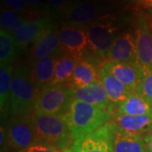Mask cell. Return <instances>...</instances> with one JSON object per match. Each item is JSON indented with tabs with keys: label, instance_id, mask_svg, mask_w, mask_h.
I'll use <instances>...</instances> for the list:
<instances>
[{
	"label": "cell",
	"instance_id": "obj_1",
	"mask_svg": "<svg viewBox=\"0 0 152 152\" xmlns=\"http://www.w3.org/2000/svg\"><path fill=\"white\" fill-rule=\"evenodd\" d=\"M74 141L96 131L110 122L113 114L75 98H71L59 114Z\"/></svg>",
	"mask_w": 152,
	"mask_h": 152
},
{
	"label": "cell",
	"instance_id": "obj_2",
	"mask_svg": "<svg viewBox=\"0 0 152 152\" xmlns=\"http://www.w3.org/2000/svg\"><path fill=\"white\" fill-rule=\"evenodd\" d=\"M31 120L38 143L54 146L62 151L73 145L70 131L59 114L33 113Z\"/></svg>",
	"mask_w": 152,
	"mask_h": 152
},
{
	"label": "cell",
	"instance_id": "obj_3",
	"mask_svg": "<svg viewBox=\"0 0 152 152\" xmlns=\"http://www.w3.org/2000/svg\"><path fill=\"white\" fill-rule=\"evenodd\" d=\"M37 96L31 79V71L20 65L14 69L10 93L11 116H30L34 113Z\"/></svg>",
	"mask_w": 152,
	"mask_h": 152
},
{
	"label": "cell",
	"instance_id": "obj_4",
	"mask_svg": "<svg viewBox=\"0 0 152 152\" xmlns=\"http://www.w3.org/2000/svg\"><path fill=\"white\" fill-rule=\"evenodd\" d=\"M119 22L116 15H103L87 26L90 49L96 56L106 59L107 54L118 37Z\"/></svg>",
	"mask_w": 152,
	"mask_h": 152
},
{
	"label": "cell",
	"instance_id": "obj_5",
	"mask_svg": "<svg viewBox=\"0 0 152 152\" xmlns=\"http://www.w3.org/2000/svg\"><path fill=\"white\" fill-rule=\"evenodd\" d=\"M31 115L11 116L6 127V151L9 152H20L32 145L37 144Z\"/></svg>",
	"mask_w": 152,
	"mask_h": 152
},
{
	"label": "cell",
	"instance_id": "obj_6",
	"mask_svg": "<svg viewBox=\"0 0 152 152\" xmlns=\"http://www.w3.org/2000/svg\"><path fill=\"white\" fill-rule=\"evenodd\" d=\"M72 93L69 84L47 86L37 93L33 113L60 114L72 98Z\"/></svg>",
	"mask_w": 152,
	"mask_h": 152
},
{
	"label": "cell",
	"instance_id": "obj_7",
	"mask_svg": "<svg viewBox=\"0 0 152 152\" xmlns=\"http://www.w3.org/2000/svg\"><path fill=\"white\" fill-rule=\"evenodd\" d=\"M135 41L137 65L145 74L152 71V26L145 13L139 14L136 20Z\"/></svg>",
	"mask_w": 152,
	"mask_h": 152
},
{
	"label": "cell",
	"instance_id": "obj_8",
	"mask_svg": "<svg viewBox=\"0 0 152 152\" xmlns=\"http://www.w3.org/2000/svg\"><path fill=\"white\" fill-rule=\"evenodd\" d=\"M53 29L52 21L49 18H42L27 21L20 19L10 32L16 39L21 49L26 48L29 44L35 43L49 30Z\"/></svg>",
	"mask_w": 152,
	"mask_h": 152
},
{
	"label": "cell",
	"instance_id": "obj_9",
	"mask_svg": "<svg viewBox=\"0 0 152 152\" xmlns=\"http://www.w3.org/2000/svg\"><path fill=\"white\" fill-rule=\"evenodd\" d=\"M61 48L66 55L74 58L77 61L82 60L87 50L90 48L86 31L80 26L69 25L59 30Z\"/></svg>",
	"mask_w": 152,
	"mask_h": 152
},
{
	"label": "cell",
	"instance_id": "obj_10",
	"mask_svg": "<svg viewBox=\"0 0 152 152\" xmlns=\"http://www.w3.org/2000/svg\"><path fill=\"white\" fill-rule=\"evenodd\" d=\"M64 152H113L108 123L91 134L75 140Z\"/></svg>",
	"mask_w": 152,
	"mask_h": 152
},
{
	"label": "cell",
	"instance_id": "obj_11",
	"mask_svg": "<svg viewBox=\"0 0 152 152\" xmlns=\"http://www.w3.org/2000/svg\"><path fill=\"white\" fill-rule=\"evenodd\" d=\"M101 67L124 84L131 91H136L145 72L136 64L115 60H104Z\"/></svg>",
	"mask_w": 152,
	"mask_h": 152
},
{
	"label": "cell",
	"instance_id": "obj_12",
	"mask_svg": "<svg viewBox=\"0 0 152 152\" xmlns=\"http://www.w3.org/2000/svg\"><path fill=\"white\" fill-rule=\"evenodd\" d=\"M72 97L112 114H113L118 108V106L113 103L109 99L101 80L83 88H73Z\"/></svg>",
	"mask_w": 152,
	"mask_h": 152
},
{
	"label": "cell",
	"instance_id": "obj_13",
	"mask_svg": "<svg viewBox=\"0 0 152 152\" xmlns=\"http://www.w3.org/2000/svg\"><path fill=\"white\" fill-rule=\"evenodd\" d=\"M101 11L102 8L95 3L76 0L64 10V16L69 25L81 27L95 21L101 16Z\"/></svg>",
	"mask_w": 152,
	"mask_h": 152
},
{
	"label": "cell",
	"instance_id": "obj_14",
	"mask_svg": "<svg viewBox=\"0 0 152 152\" xmlns=\"http://www.w3.org/2000/svg\"><path fill=\"white\" fill-rule=\"evenodd\" d=\"M110 124L122 132L145 136L152 131V114L132 116L113 113L110 120Z\"/></svg>",
	"mask_w": 152,
	"mask_h": 152
},
{
	"label": "cell",
	"instance_id": "obj_15",
	"mask_svg": "<svg viewBox=\"0 0 152 152\" xmlns=\"http://www.w3.org/2000/svg\"><path fill=\"white\" fill-rule=\"evenodd\" d=\"M105 60H115L137 64L135 37L129 32L119 34L112 45Z\"/></svg>",
	"mask_w": 152,
	"mask_h": 152
},
{
	"label": "cell",
	"instance_id": "obj_16",
	"mask_svg": "<svg viewBox=\"0 0 152 152\" xmlns=\"http://www.w3.org/2000/svg\"><path fill=\"white\" fill-rule=\"evenodd\" d=\"M57 53H58L34 62L31 69V79L37 93L50 86L54 78L56 64L59 58Z\"/></svg>",
	"mask_w": 152,
	"mask_h": 152
},
{
	"label": "cell",
	"instance_id": "obj_17",
	"mask_svg": "<svg viewBox=\"0 0 152 152\" xmlns=\"http://www.w3.org/2000/svg\"><path fill=\"white\" fill-rule=\"evenodd\" d=\"M113 152H148L144 136L131 134L117 129L108 123Z\"/></svg>",
	"mask_w": 152,
	"mask_h": 152
},
{
	"label": "cell",
	"instance_id": "obj_18",
	"mask_svg": "<svg viewBox=\"0 0 152 152\" xmlns=\"http://www.w3.org/2000/svg\"><path fill=\"white\" fill-rule=\"evenodd\" d=\"M100 79L103 84L106 92L111 102L116 106H119L131 94L130 90L118 80L115 76L100 66Z\"/></svg>",
	"mask_w": 152,
	"mask_h": 152
},
{
	"label": "cell",
	"instance_id": "obj_19",
	"mask_svg": "<svg viewBox=\"0 0 152 152\" xmlns=\"http://www.w3.org/2000/svg\"><path fill=\"white\" fill-rule=\"evenodd\" d=\"M59 48H61L59 31L53 28L34 43L31 51V59L36 62L47 56L58 53Z\"/></svg>",
	"mask_w": 152,
	"mask_h": 152
},
{
	"label": "cell",
	"instance_id": "obj_20",
	"mask_svg": "<svg viewBox=\"0 0 152 152\" xmlns=\"http://www.w3.org/2000/svg\"><path fill=\"white\" fill-rule=\"evenodd\" d=\"M14 69L11 64H0V111L1 122L10 113V93Z\"/></svg>",
	"mask_w": 152,
	"mask_h": 152
},
{
	"label": "cell",
	"instance_id": "obj_21",
	"mask_svg": "<svg viewBox=\"0 0 152 152\" xmlns=\"http://www.w3.org/2000/svg\"><path fill=\"white\" fill-rule=\"evenodd\" d=\"M114 113L132 116L151 115L152 105L138 91H132L129 97L118 107Z\"/></svg>",
	"mask_w": 152,
	"mask_h": 152
},
{
	"label": "cell",
	"instance_id": "obj_22",
	"mask_svg": "<svg viewBox=\"0 0 152 152\" xmlns=\"http://www.w3.org/2000/svg\"><path fill=\"white\" fill-rule=\"evenodd\" d=\"M100 80V72H98L96 66L86 60H80L69 85L73 88H83Z\"/></svg>",
	"mask_w": 152,
	"mask_h": 152
},
{
	"label": "cell",
	"instance_id": "obj_23",
	"mask_svg": "<svg viewBox=\"0 0 152 152\" xmlns=\"http://www.w3.org/2000/svg\"><path fill=\"white\" fill-rule=\"evenodd\" d=\"M21 50L16 39L10 31H0V63L1 64H11Z\"/></svg>",
	"mask_w": 152,
	"mask_h": 152
},
{
	"label": "cell",
	"instance_id": "obj_24",
	"mask_svg": "<svg viewBox=\"0 0 152 152\" xmlns=\"http://www.w3.org/2000/svg\"><path fill=\"white\" fill-rule=\"evenodd\" d=\"M79 61L69 55L59 57L56 64L54 78L50 86H59L69 84Z\"/></svg>",
	"mask_w": 152,
	"mask_h": 152
},
{
	"label": "cell",
	"instance_id": "obj_25",
	"mask_svg": "<svg viewBox=\"0 0 152 152\" xmlns=\"http://www.w3.org/2000/svg\"><path fill=\"white\" fill-rule=\"evenodd\" d=\"M21 19L20 13L14 10H4L0 15V26L1 30L10 31L14 26Z\"/></svg>",
	"mask_w": 152,
	"mask_h": 152
},
{
	"label": "cell",
	"instance_id": "obj_26",
	"mask_svg": "<svg viewBox=\"0 0 152 152\" xmlns=\"http://www.w3.org/2000/svg\"><path fill=\"white\" fill-rule=\"evenodd\" d=\"M152 105V71L145 74L137 91Z\"/></svg>",
	"mask_w": 152,
	"mask_h": 152
},
{
	"label": "cell",
	"instance_id": "obj_27",
	"mask_svg": "<svg viewBox=\"0 0 152 152\" xmlns=\"http://www.w3.org/2000/svg\"><path fill=\"white\" fill-rule=\"evenodd\" d=\"M20 152H64L61 150L56 148L52 145H44V144H35L32 145L31 146L28 147L26 149L23 150Z\"/></svg>",
	"mask_w": 152,
	"mask_h": 152
},
{
	"label": "cell",
	"instance_id": "obj_28",
	"mask_svg": "<svg viewBox=\"0 0 152 152\" xmlns=\"http://www.w3.org/2000/svg\"><path fill=\"white\" fill-rule=\"evenodd\" d=\"M4 3L10 10H14L19 12L25 10L28 7L25 0H4Z\"/></svg>",
	"mask_w": 152,
	"mask_h": 152
},
{
	"label": "cell",
	"instance_id": "obj_29",
	"mask_svg": "<svg viewBox=\"0 0 152 152\" xmlns=\"http://www.w3.org/2000/svg\"><path fill=\"white\" fill-rule=\"evenodd\" d=\"M70 0H48V5L51 10H64L69 5Z\"/></svg>",
	"mask_w": 152,
	"mask_h": 152
},
{
	"label": "cell",
	"instance_id": "obj_30",
	"mask_svg": "<svg viewBox=\"0 0 152 152\" xmlns=\"http://www.w3.org/2000/svg\"><path fill=\"white\" fill-rule=\"evenodd\" d=\"M144 140L146 145L147 151L152 152V131L144 136Z\"/></svg>",
	"mask_w": 152,
	"mask_h": 152
},
{
	"label": "cell",
	"instance_id": "obj_31",
	"mask_svg": "<svg viewBox=\"0 0 152 152\" xmlns=\"http://www.w3.org/2000/svg\"><path fill=\"white\" fill-rule=\"evenodd\" d=\"M28 6L32 8H39L41 5V0H25Z\"/></svg>",
	"mask_w": 152,
	"mask_h": 152
},
{
	"label": "cell",
	"instance_id": "obj_32",
	"mask_svg": "<svg viewBox=\"0 0 152 152\" xmlns=\"http://www.w3.org/2000/svg\"><path fill=\"white\" fill-rule=\"evenodd\" d=\"M137 1H138L139 3H140V4H145V5L150 6L152 0H137Z\"/></svg>",
	"mask_w": 152,
	"mask_h": 152
},
{
	"label": "cell",
	"instance_id": "obj_33",
	"mask_svg": "<svg viewBox=\"0 0 152 152\" xmlns=\"http://www.w3.org/2000/svg\"><path fill=\"white\" fill-rule=\"evenodd\" d=\"M86 1H90V2H92V3H94V2H97V1H104V0H86Z\"/></svg>",
	"mask_w": 152,
	"mask_h": 152
},
{
	"label": "cell",
	"instance_id": "obj_34",
	"mask_svg": "<svg viewBox=\"0 0 152 152\" xmlns=\"http://www.w3.org/2000/svg\"><path fill=\"white\" fill-rule=\"evenodd\" d=\"M122 1H125V2H133L134 0H122Z\"/></svg>",
	"mask_w": 152,
	"mask_h": 152
},
{
	"label": "cell",
	"instance_id": "obj_35",
	"mask_svg": "<svg viewBox=\"0 0 152 152\" xmlns=\"http://www.w3.org/2000/svg\"><path fill=\"white\" fill-rule=\"evenodd\" d=\"M150 6H151V7H152V1H151V4H150Z\"/></svg>",
	"mask_w": 152,
	"mask_h": 152
}]
</instances>
